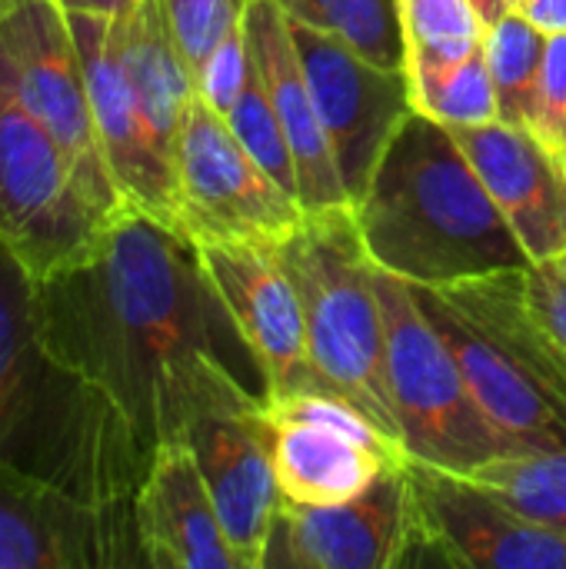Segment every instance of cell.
Returning <instances> with one entry per match:
<instances>
[{
  "label": "cell",
  "mask_w": 566,
  "mask_h": 569,
  "mask_svg": "<svg viewBox=\"0 0 566 569\" xmlns=\"http://www.w3.org/2000/svg\"><path fill=\"white\" fill-rule=\"evenodd\" d=\"M33 313L47 357L103 393L150 453L177 440L190 370L227 360V340H240L197 247L137 207L83 257L33 280Z\"/></svg>",
  "instance_id": "cell-1"
},
{
  "label": "cell",
  "mask_w": 566,
  "mask_h": 569,
  "mask_svg": "<svg viewBox=\"0 0 566 569\" xmlns=\"http://www.w3.org/2000/svg\"><path fill=\"white\" fill-rule=\"evenodd\" d=\"M150 450L93 387L57 367L37 333L33 277L0 243V460L90 503L127 567H143L133 503Z\"/></svg>",
  "instance_id": "cell-2"
},
{
  "label": "cell",
  "mask_w": 566,
  "mask_h": 569,
  "mask_svg": "<svg viewBox=\"0 0 566 569\" xmlns=\"http://www.w3.org/2000/svg\"><path fill=\"white\" fill-rule=\"evenodd\" d=\"M354 217L374 267L410 287L534 267L450 127L417 110L380 157Z\"/></svg>",
  "instance_id": "cell-3"
},
{
  "label": "cell",
  "mask_w": 566,
  "mask_h": 569,
  "mask_svg": "<svg viewBox=\"0 0 566 569\" xmlns=\"http://www.w3.org/2000/svg\"><path fill=\"white\" fill-rule=\"evenodd\" d=\"M490 423L524 453L566 450V350L530 300L527 270L414 287Z\"/></svg>",
  "instance_id": "cell-4"
},
{
  "label": "cell",
  "mask_w": 566,
  "mask_h": 569,
  "mask_svg": "<svg viewBox=\"0 0 566 569\" xmlns=\"http://www.w3.org/2000/svg\"><path fill=\"white\" fill-rule=\"evenodd\" d=\"M280 257L300 297L317 370L404 447L387 383V330L374 283L377 267L360 240L354 207L307 213L280 247Z\"/></svg>",
  "instance_id": "cell-5"
},
{
  "label": "cell",
  "mask_w": 566,
  "mask_h": 569,
  "mask_svg": "<svg viewBox=\"0 0 566 569\" xmlns=\"http://www.w3.org/2000/svg\"><path fill=\"white\" fill-rule=\"evenodd\" d=\"M374 283L387 330V383L407 457L450 473L520 457L477 403L460 360L414 287L384 270L374 273Z\"/></svg>",
  "instance_id": "cell-6"
},
{
  "label": "cell",
  "mask_w": 566,
  "mask_h": 569,
  "mask_svg": "<svg viewBox=\"0 0 566 569\" xmlns=\"http://www.w3.org/2000/svg\"><path fill=\"white\" fill-rule=\"evenodd\" d=\"M177 440L190 447L203 473L240 569H264L287 497L270 460L264 397L237 377L230 360L203 357L193 367L180 397Z\"/></svg>",
  "instance_id": "cell-7"
},
{
  "label": "cell",
  "mask_w": 566,
  "mask_h": 569,
  "mask_svg": "<svg viewBox=\"0 0 566 569\" xmlns=\"http://www.w3.org/2000/svg\"><path fill=\"white\" fill-rule=\"evenodd\" d=\"M117 213L90 193L60 140L0 80V243L43 280L83 257Z\"/></svg>",
  "instance_id": "cell-8"
},
{
  "label": "cell",
  "mask_w": 566,
  "mask_h": 569,
  "mask_svg": "<svg viewBox=\"0 0 566 569\" xmlns=\"http://www.w3.org/2000/svg\"><path fill=\"white\" fill-rule=\"evenodd\" d=\"M173 213L190 243L247 247H284L307 217L200 93L190 97L173 147Z\"/></svg>",
  "instance_id": "cell-9"
},
{
  "label": "cell",
  "mask_w": 566,
  "mask_h": 569,
  "mask_svg": "<svg viewBox=\"0 0 566 569\" xmlns=\"http://www.w3.org/2000/svg\"><path fill=\"white\" fill-rule=\"evenodd\" d=\"M0 80L60 140L103 207H130L110 177L90 110L83 57L60 0H0Z\"/></svg>",
  "instance_id": "cell-10"
},
{
  "label": "cell",
  "mask_w": 566,
  "mask_h": 569,
  "mask_svg": "<svg viewBox=\"0 0 566 569\" xmlns=\"http://www.w3.org/2000/svg\"><path fill=\"white\" fill-rule=\"evenodd\" d=\"M277 483L294 503H344L407 460L357 403L337 393L264 400Z\"/></svg>",
  "instance_id": "cell-11"
},
{
  "label": "cell",
  "mask_w": 566,
  "mask_h": 569,
  "mask_svg": "<svg viewBox=\"0 0 566 569\" xmlns=\"http://www.w3.org/2000/svg\"><path fill=\"white\" fill-rule=\"evenodd\" d=\"M290 33L354 207L367 193L390 140L414 113L410 77L404 67H380L340 37L307 23L290 20Z\"/></svg>",
  "instance_id": "cell-12"
},
{
  "label": "cell",
  "mask_w": 566,
  "mask_h": 569,
  "mask_svg": "<svg viewBox=\"0 0 566 569\" xmlns=\"http://www.w3.org/2000/svg\"><path fill=\"white\" fill-rule=\"evenodd\" d=\"M420 520L407 460L344 503L284 500L270 530L264 569L417 567Z\"/></svg>",
  "instance_id": "cell-13"
},
{
  "label": "cell",
  "mask_w": 566,
  "mask_h": 569,
  "mask_svg": "<svg viewBox=\"0 0 566 569\" xmlns=\"http://www.w3.org/2000/svg\"><path fill=\"white\" fill-rule=\"evenodd\" d=\"M420 553L417 567L566 569V530L530 520L464 473L407 457Z\"/></svg>",
  "instance_id": "cell-14"
},
{
  "label": "cell",
  "mask_w": 566,
  "mask_h": 569,
  "mask_svg": "<svg viewBox=\"0 0 566 569\" xmlns=\"http://www.w3.org/2000/svg\"><path fill=\"white\" fill-rule=\"evenodd\" d=\"M193 247L254 360V370L264 383V400H284L297 393H337L310 357L300 297L284 267L280 247Z\"/></svg>",
  "instance_id": "cell-15"
},
{
  "label": "cell",
  "mask_w": 566,
  "mask_h": 569,
  "mask_svg": "<svg viewBox=\"0 0 566 569\" xmlns=\"http://www.w3.org/2000/svg\"><path fill=\"white\" fill-rule=\"evenodd\" d=\"M70 30L77 37L80 57H83V73H87V93H90V110L97 123V137L110 167V177L120 190V197L157 217L160 223L177 230V213H173V167L160 153L140 100L133 93L123 50H120V33H117V17H97V13H70Z\"/></svg>",
  "instance_id": "cell-16"
},
{
  "label": "cell",
  "mask_w": 566,
  "mask_h": 569,
  "mask_svg": "<svg viewBox=\"0 0 566 569\" xmlns=\"http://www.w3.org/2000/svg\"><path fill=\"white\" fill-rule=\"evenodd\" d=\"M534 263L566 253V160L530 127L487 120L450 127Z\"/></svg>",
  "instance_id": "cell-17"
},
{
  "label": "cell",
  "mask_w": 566,
  "mask_h": 569,
  "mask_svg": "<svg viewBox=\"0 0 566 569\" xmlns=\"http://www.w3.org/2000/svg\"><path fill=\"white\" fill-rule=\"evenodd\" d=\"M120 567L127 557L90 503L0 460V569Z\"/></svg>",
  "instance_id": "cell-18"
},
{
  "label": "cell",
  "mask_w": 566,
  "mask_h": 569,
  "mask_svg": "<svg viewBox=\"0 0 566 569\" xmlns=\"http://www.w3.org/2000/svg\"><path fill=\"white\" fill-rule=\"evenodd\" d=\"M244 23H247L257 73L264 80V90L280 117V127L294 153L300 207L307 213L350 207V197L344 190V180L334 160L330 137L317 113V103H314L294 33H290L287 10L280 7V0H250L244 10Z\"/></svg>",
  "instance_id": "cell-19"
},
{
  "label": "cell",
  "mask_w": 566,
  "mask_h": 569,
  "mask_svg": "<svg viewBox=\"0 0 566 569\" xmlns=\"http://www.w3.org/2000/svg\"><path fill=\"white\" fill-rule=\"evenodd\" d=\"M147 569H240L217 503L183 440L153 450L133 503Z\"/></svg>",
  "instance_id": "cell-20"
},
{
  "label": "cell",
  "mask_w": 566,
  "mask_h": 569,
  "mask_svg": "<svg viewBox=\"0 0 566 569\" xmlns=\"http://www.w3.org/2000/svg\"><path fill=\"white\" fill-rule=\"evenodd\" d=\"M123 63L140 100L143 120L173 167L177 133L187 113L190 97L197 93L193 70L173 37L163 0H137L123 17H117Z\"/></svg>",
  "instance_id": "cell-21"
},
{
  "label": "cell",
  "mask_w": 566,
  "mask_h": 569,
  "mask_svg": "<svg viewBox=\"0 0 566 569\" xmlns=\"http://www.w3.org/2000/svg\"><path fill=\"white\" fill-rule=\"evenodd\" d=\"M410 103L444 127H474L500 120L494 77L484 47L454 63H410Z\"/></svg>",
  "instance_id": "cell-22"
},
{
  "label": "cell",
  "mask_w": 566,
  "mask_h": 569,
  "mask_svg": "<svg viewBox=\"0 0 566 569\" xmlns=\"http://www.w3.org/2000/svg\"><path fill=\"white\" fill-rule=\"evenodd\" d=\"M290 20L334 33L380 67H404L400 0H280Z\"/></svg>",
  "instance_id": "cell-23"
},
{
  "label": "cell",
  "mask_w": 566,
  "mask_h": 569,
  "mask_svg": "<svg viewBox=\"0 0 566 569\" xmlns=\"http://www.w3.org/2000/svg\"><path fill=\"white\" fill-rule=\"evenodd\" d=\"M484 53H487V67L494 77L500 120L530 127L537 80H540V67L547 53V33L537 30L524 13L507 10L500 20L487 27Z\"/></svg>",
  "instance_id": "cell-24"
},
{
  "label": "cell",
  "mask_w": 566,
  "mask_h": 569,
  "mask_svg": "<svg viewBox=\"0 0 566 569\" xmlns=\"http://www.w3.org/2000/svg\"><path fill=\"white\" fill-rule=\"evenodd\" d=\"M464 477L480 483L517 513L566 530V450L500 457Z\"/></svg>",
  "instance_id": "cell-25"
},
{
  "label": "cell",
  "mask_w": 566,
  "mask_h": 569,
  "mask_svg": "<svg viewBox=\"0 0 566 569\" xmlns=\"http://www.w3.org/2000/svg\"><path fill=\"white\" fill-rule=\"evenodd\" d=\"M407 63H454L484 47L487 23L470 0H400Z\"/></svg>",
  "instance_id": "cell-26"
},
{
  "label": "cell",
  "mask_w": 566,
  "mask_h": 569,
  "mask_svg": "<svg viewBox=\"0 0 566 569\" xmlns=\"http://www.w3.org/2000/svg\"><path fill=\"white\" fill-rule=\"evenodd\" d=\"M254 53V50H250ZM237 140L247 147V153L290 193L297 197V170H294V153L287 143V133L280 127V117L264 90V80L257 73V63L247 73V83L237 97V103L224 113Z\"/></svg>",
  "instance_id": "cell-27"
},
{
  "label": "cell",
  "mask_w": 566,
  "mask_h": 569,
  "mask_svg": "<svg viewBox=\"0 0 566 569\" xmlns=\"http://www.w3.org/2000/svg\"><path fill=\"white\" fill-rule=\"evenodd\" d=\"M250 0H163V10L170 17L173 37L193 70L203 67V60L210 57V50L230 33L234 23L244 20Z\"/></svg>",
  "instance_id": "cell-28"
},
{
  "label": "cell",
  "mask_w": 566,
  "mask_h": 569,
  "mask_svg": "<svg viewBox=\"0 0 566 569\" xmlns=\"http://www.w3.org/2000/svg\"><path fill=\"white\" fill-rule=\"evenodd\" d=\"M254 67V53H250V37H247V23H234L230 33L210 50V57L203 60V67L197 70V93L217 110V113H227L244 83H247V73Z\"/></svg>",
  "instance_id": "cell-29"
},
{
  "label": "cell",
  "mask_w": 566,
  "mask_h": 569,
  "mask_svg": "<svg viewBox=\"0 0 566 569\" xmlns=\"http://www.w3.org/2000/svg\"><path fill=\"white\" fill-rule=\"evenodd\" d=\"M530 130L557 153H566V33L547 37V53L537 80Z\"/></svg>",
  "instance_id": "cell-30"
},
{
  "label": "cell",
  "mask_w": 566,
  "mask_h": 569,
  "mask_svg": "<svg viewBox=\"0 0 566 569\" xmlns=\"http://www.w3.org/2000/svg\"><path fill=\"white\" fill-rule=\"evenodd\" d=\"M527 287H530V300L540 310L544 323L550 327V333L566 350V253L544 260V263H534L527 270Z\"/></svg>",
  "instance_id": "cell-31"
},
{
  "label": "cell",
  "mask_w": 566,
  "mask_h": 569,
  "mask_svg": "<svg viewBox=\"0 0 566 569\" xmlns=\"http://www.w3.org/2000/svg\"><path fill=\"white\" fill-rule=\"evenodd\" d=\"M514 10L524 13L547 37L566 33V0H517Z\"/></svg>",
  "instance_id": "cell-32"
},
{
  "label": "cell",
  "mask_w": 566,
  "mask_h": 569,
  "mask_svg": "<svg viewBox=\"0 0 566 569\" xmlns=\"http://www.w3.org/2000/svg\"><path fill=\"white\" fill-rule=\"evenodd\" d=\"M137 0H60L70 13H97V17H123Z\"/></svg>",
  "instance_id": "cell-33"
},
{
  "label": "cell",
  "mask_w": 566,
  "mask_h": 569,
  "mask_svg": "<svg viewBox=\"0 0 566 569\" xmlns=\"http://www.w3.org/2000/svg\"><path fill=\"white\" fill-rule=\"evenodd\" d=\"M470 3H474V10L484 17V23H487V27H490L494 20H500L507 10H514V7H510V0H470Z\"/></svg>",
  "instance_id": "cell-34"
},
{
  "label": "cell",
  "mask_w": 566,
  "mask_h": 569,
  "mask_svg": "<svg viewBox=\"0 0 566 569\" xmlns=\"http://www.w3.org/2000/svg\"><path fill=\"white\" fill-rule=\"evenodd\" d=\"M514 3H517V0H510V7H514Z\"/></svg>",
  "instance_id": "cell-35"
},
{
  "label": "cell",
  "mask_w": 566,
  "mask_h": 569,
  "mask_svg": "<svg viewBox=\"0 0 566 569\" xmlns=\"http://www.w3.org/2000/svg\"><path fill=\"white\" fill-rule=\"evenodd\" d=\"M564 160H566V153H564Z\"/></svg>",
  "instance_id": "cell-36"
}]
</instances>
